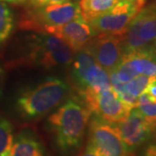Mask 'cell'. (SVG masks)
I'll use <instances>...</instances> for the list:
<instances>
[{"instance_id":"10","label":"cell","mask_w":156,"mask_h":156,"mask_svg":"<svg viewBox=\"0 0 156 156\" xmlns=\"http://www.w3.org/2000/svg\"><path fill=\"white\" fill-rule=\"evenodd\" d=\"M107 72H113L124 56L122 36L95 35L85 46Z\"/></svg>"},{"instance_id":"13","label":"cell","mask_w":156,"mask_h":156,"mask_svg":"<svg viewBox=\"0 0 156 156\" xmlns=\"http://www.w3.org/2000/svg\"><path fill=\"white\" fill-rule=\"evenodd\" d=\"M122 59L128 62L137 75L156 78V54L150 47L144 50L125 53Z\"/></svg>"},{"instance_id":"15","label":"cell","mask_w":156,"mask_h":156,"mask_svg":"<svg viewBox=\"0 0 156 156\" xmlns=\"http://www.w3.org/2000/svg\"><path fill=\"white\" fill-rule=\"evenodd\" d=\"M120 0H81V15L86 22H90L111 10Z\"/></svg>"},{"instance_id":"3","label":"cell","mask_w":156,"mask_h":156,"mask_svg":"<svg viewBox=\"0 0 156 156\" xmlns=\"http://www.w3.org/2000/svg\"><path fill=\"white\" fill-rule=\"evenodd\" d=\"M23 62L44 69L67 67L74 58V50L62 39L47 33L29 36Z\"/></svg>"},{"instance_id":"18","label":"cell","mask_w":156,"mask_h":156,"mask_svg":"<svg viewBox=\"0 0 156 156\" xmlns=\"http://www.w3.org/2000/svg\"><path fill=\"white\" fill-rule=\"evenodd\" d=\"M136 108L145 118L154 132L156 131V102L148 100L145 92L138 96V103Z\"/></svg>"},{"instance_id":"9","label":"cell","mask_w":156,"mask_h":156,"mask_svg":"<svg viewBox=\"0 0 156 156\" xmlns=\"http://www.w3.org/2000/svg\"><path fill=\"white\" fill-rule=\"evenodd\" d=\"M89 143L105 156H130L116 124L97 116L89 122Z\"/></svg>"},{"instance_id":"27","label":"cell","mask_w":156,"mask_h":156,"mask_svg":"<svg viewBox=\"0 0 156 156\" xmlns=\"http://www.w3.org/2000/svg\"><path fill=\"white\" fill-rule=\"evenodd\" d=\"M149 6H150L152 9H154L156 11V0H154L150 5H149Z\"/></svg>"},{"instance_id":"25","label":"cell","mask_w":156,"mask_h":156,"mask_svg":"<svg viewBox=\"0 0 156 156\" xmlns=\"http://www.w3.org/2000/svg\"><path fill=\"white\" fill-rule=\"evenodd\" d=\"M0 1L8 2V3H11V4H14V5H20V4L25 3V2L28 1V0H0Z\"/></svg>"},{"instance_id":"5","label":"cell","mask_w":156,"mask_h":156,"mask_svg":"<svg viewBox=\"0 0 156 156\" xmlns=\"http://www.w3.org/2000/svg\"><path fill=\"white\" fill-rule=\"evenodd\" d=\"M71 62L70 78L76 92L111 88L109 74L101 66L86 47L76 51Z\"/></svg>"},{"instance_id":"16","label":"cell","mask_w":156,"mask_h":156,"mask_svg":"<svg viewBox=\"0 0 156 156\" xmlns=\"http://www.w3.org/2000/svg\"><path fill=\"white\" fill-rule=\"evenodd\" d=\"M14 15L5 2L0 1V44L11 36L14 29Z\"/></svg>"},{"instance_id":"22","label":"cell","mask_w":156,"mask_h":156,"mask_svg":"<svg viewBox=\"0 0 156 156\" xmlns=\"http://www.w3.org/2000/svg\"><path fill=\"white\" fill-rule=\"evenodd\" d=\"M80 156H105L103 154H101L98 149H96L94 146L88 143L85 150L80 154Z\"/></svg>"},{"instance_id":"1","label":"cell","mask_w":156,"mask_h":156,"mask_svg":"<svg viewBox=\"0 0 156 156\" xmlns=\"http://www.w3.org/2000/svg\"><path fill=\"white\" fill-rule=\"evenodd\" d=\"M91 112L80 98H70L48 119L58 148L63 153L77 149L83 140Z\"/></svg>"},{"instance_id":"12","label":"cell","mask_w":156,"mask_h":156,"mask_svg":"<svg viewBox=\"0 0 156 156\" xmlns=\"http://www.w3.org/2000/svg\"><path fill=\"white\" fill-rule=\"evenodd\" d=\"M116 126L129 151L144 144L154 133L149 124L136 108L131 110L125 120L117 123Z\"/></svg>"},{"instance_id":"8","label":"cell","mask_w":156,"mask_h":156,"mask_svg":"<svg viewBox=\"0 0 156 156\" xmlns=\"http://www.w3.org/2000/svg\"><path fill=\"white\" fill-rule=\"evenodd\" d=\"M155 40L156 11L148 5L137 13L122 36L124 52L147 50Z\"/></svg>"},{"instance_id":"28","label":"cell","mask_w":156,"mask_h":156,"mask_svg":"<svg viewBox=\"0 0 156 156\" xmlns=\"http://www.w3.org/2000/svg\"><path fill=\"white\" fill-rule=\"evenodd\" d=\"M128 1H134V0H128Z\"/></svg>"},{"instance_id":"6","label":"cell","mask_w":156,"mask_h":156,"mask_svg":"<svg viewBox=\"0 0 156 156\" xmlns=\"http://www.w3.org/2000/svg\"><path fill=\"white\" fill-rule=\"evenodd\" d=\"M78 95L91 114L109 123L122 122L132 110L120 99L112 87L103 90L86 89L78 92Z\"/></svg>"},{"instance_id":"14","label":"cell","mask_w":156,"mask_h":156,"mask_svg":"<svg viewBox=\"0 0 156 156\" xmlns=\"http://www.w3.org/2000/svg\"><path fill=\"white\" fill-rule=\"evenodd\" d=\"M9 156H45L44 147L33 134L21 132L13 140Z\"/></svg>"},{"instance_id":"21","label":"cell","mask_w":156,"mask_h":156,"mask_svg":"<svg viewBox=\"0 0 156 156\" xmlns=\"http://www.w3.org/2000/svg\"><path fill=\"white\" fill-rule=\"evenodd\" d=\"M144 92L147 96L148 100L152 102H156V79L153 80L150 83L147 85Z\"/></svg>"},{"instance_id":"24","label":"cell","mask_w":156,"mask_h":156,"mask_svg":"<svg viewBox=\"0 0 156 156\" xmlns=\"http://www.w3.org/2000/svg\"><path fill=\"white\" fill-rule=\"evenodd\" d=\"M144 156H156V145H150L145 151Z\"/></svg>"},{"instance_id":"11","label":"cell","mask_w":156,"mask_h":156,"mask_svg":"<svg viewBox=\"0 0 156 156\" xmlns=\"http://www.w3.org/2000/svg\"><path fill=\"white\" fill-rule=\"evenodd\" d=\"M44 33L50 34L62 39L75 52L84 48L95 36L90 24L83 17L64 24L48 27Z\"/></svg>"},{"instance_id":"23","label":"cell","mask_w":156,"mask_h":156,"mask_svg":"<svg viewBox=\"0 0 156 156\" xmlns=\"http://www.w3.org/2000/svg\"><path fill=\"white\" fill-rule=\"evenodd\" d=\"M6 73L5 69L0 65V99L3 95L4 87H5V81Z\"/></svg>"},{"instance_id":"19","label":"cell","mask_w":156,"mask_h":156,"mask_svg":"<svg viewBox=\"0 0 156 156\" xmlns=\"http://www.w3.org/2000/svg\"><path fill=\"white\" fill-rule=\"evenodd\" d=\"M154 79L156 78L149 77L144 75H138L130 81H128V83H124V87L130 95L138 97L141 93L145 91L147 85Z\"/></svg>"},{"instance_id":"26","label":"cell","mask_w":156,"mask_h":156,"mask_svg":"<svg viewBox=\"0 0 156 156\" xmlns=\"http://www.w3.org/2000/svg\"><path fill=\"white\" fill-rule=\"evenodd\" d=\"M150 49L156 54V40L154 42V43H153V44H151Z\"/></svg>"},{"instance_id":"7","label":"cell","mask_w":156,"mask_h":156,"mask_svg":"<svg viewBox=\"0 0 156 156\" xmlns=\"http://www.w3.org/2000/svg\"><path fill=\"white\" fill-rule=\"evenodd\" d=\"M147 0H120L111 10L89 22L95 35L123 36Z\"/></svg>"},{"instance_id":"4","label":"cell","mask_w":156,"mask_h":156,"mask_svg":"<svg viewBox=\"0 0 156 156\" xmlns=\"http://www.w3.org/2000/svg\"><path fill=\"white\" fill-rule=\"evenodd\" d=\"M82 17L77 3L68 2L37 8L30 7L21 18L19 27L25 30L44 33L48 27L64 24Z\"/></svg>"},{"instance_id":"20","label":"cell","mask_w":156,"mask_h":156,"mask_svg":"<svg viewBox=\"0 0 156 156\" xmlns=\"http://www.w3.org/2000/svg\"><path fill=\"white\" fill-rule=\"evenodd\" d=\"M30 7H43V6L52 5H60L70 2V0H28Z\"/></svg>"},{"instance_id":"2","label":"cell","mask_w":156,"mask_h":156,"mask_svg":"<svg viewBox=\"0 0 156 156\" xmlns=\"http://www.w3.org/2000/svg\"><path fill=\"white\" fill-rule=\"evenodd\" d=\"M70 91L69 84L55 76L46 78L35 86L24 89L17 96L16 105L21 115L35 119L57 107Z\"/></svg>"},{"instance_id":"17","label":"cell","mask_w":156,"mask_h":156,"mask_svg":"<svg viewBox=\"0 0 156 156\" xmlns=\"http://www.w3.org/2000/svg\"><path fill=\"white\" fill-rule=\"evenodd\" d=\"M13 140L12 124L0 115V156H9Z\"/></svg>"}]
</instances>
